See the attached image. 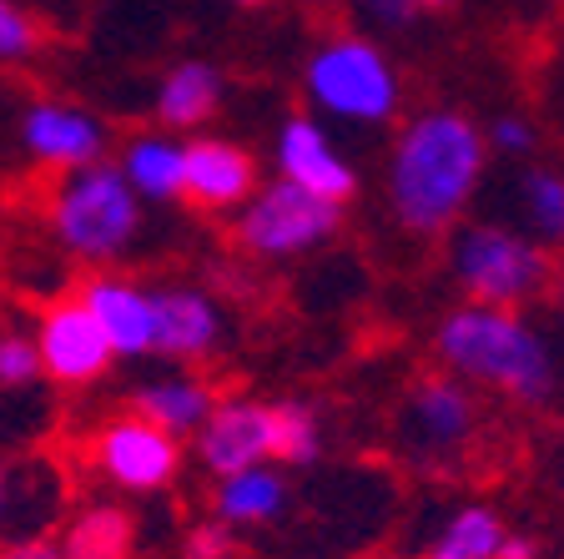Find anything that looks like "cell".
Listing matches in <instances>:
<instances>
[{"mask_svg": "<svg viewBox=\"0 0 564 559\" xmlns=\"http://www.w3.org/2000/svg\"><path fill=\"white\" fill-rule=\"evenodd\" d=\"M489 131L454 106H434L403 121L383 166V192L393 222L413 237H444L479 197L489 166Z\"/></svg>", "mask_w": 564, "mask_h": 559, "instance_id": "1", "label": "cell"}, {"mask_svg": "<svg viewBox=\"0 0 564 559\" xmlns=\"http://www.w3.org/2000/svg\"><path fill=\"white\" fill-rule=\"evenodd\" d=\"M434 353L464 384L505 394L514 404H544L560 384V363L544 333L519 308L458 303L434 333Z\"/></svg>", "mask_w": 564, "mask_h": 559, "instance_id": "2", "label": "cell"}, {"mask_svg": "<svg viewBox=\"0 0 564 559\" xmlns=\"http://www.w3.org/2000/svg\"><path fill=\"white\" fill-rule=\"evenodd\" d=\"M137 186L127 182L117 162H96L82 172H66L46 186V227L51 243L86 268H117L141 237Z\"/></svg>", "mask_w": 564, "mask_h": 559, "instance_id": "3", "label": "cell"}, {"mask_svg": "<svg viewBox=\"0 0 564 559\" xmlns=\"http://www.w3.org/2000/svg\"><path fill=\"white\" fill-rule=\"evenodd\" d=\"M303 96L317 117L373 131L399 117L403 82L378 41L364 31H333L303 61Z\"/></svg>", "mask_w": 564, "mask_h": 559, "instance_id": "4", "label": "cell"}, {"mask_svg": "<svg viewBox=\"0 0 564 559\" xmlns=\"http://www.w3.org/2000/svg\"><path fill=\"white\" fill-rule=\"evenodd\" d=\"M448 272H454L464 303H489V308H519L540 303L554 272V252L519 233L514 222H464L448 237Z\"/></svg>", "mask_w": 564, "mask_h": 559, "instance_id": "5", "label": "cell"}, {"mask_svg": "<svg viewBox=\"0 0 564 559\" xmlns=\"http://www.w3.org/2000/svg\"><path fill=\"white\" fill-rule=\"evenodd\" d=\"M338 227H343V202L317 197V192L288 182V176L258 186V197L242 212H232L237 247L252 257H268V262L317 252Z\"/></svg>", "mask_w": 564, "mask_h": 559, "instance_id": "6", "label": "cell"}, {"mask_svg": "<svg viewBox=\"0 0 564 559\" xmlns=\"http://www.w3.org/2000/svg\"><path fill=\"white\" fill-rule=\"evenodd\" d=\"M91 464L121 494H156L182 469V439L166 433L162 423L141 419L137 408H127L91 433Z\"/></svg>", "mask_w": 564, "mask_h": 559, "instance_id": "7", "label": "cell"}, {"mask_svg": "<svg viewBox=\"0 0 564 559\" xmlns=\"http://www.w3.org/2000/svg\"><path fill=\"white\" fill-rule=\"evenodd\" d=\"M35 348L46 363V378L56 388H86L96 378L111 373L117 348L106 338V327L96 323V313L82 303V292H66V298H51L41 313H35Z\"/></svg>", "mask_w": 564, "mask_h": 559, "instance_id": "8", "label": "cell"}, {"mask_svg": "<svg viewBox=\"0 0 564 559\" xmlns=\"http://www.w3.org/2000/svg\"><path fill=\"white\" fill-rule=\"evenodd\" d=\"M15 147L31 166L51 176L82 172L106 157V127L76 101H56V96H35L15 117Z\"/></svg>", "mask_w": 564, "mask_h": 559, "instance_id": "9", "label": "cell"}, {"mask_svg": "<svg viewBox=\"0 0 564 559\" xmlns=\"http://www.w3.org/2000/svg\"><path fill=\"white\" fill-rule=\"evenodd\" d=\"M399 433L419 459H448L458 449H469V439L479 433V398L458 373H429L409 388L399 413Z\"/></svg>", "mask_w": 564, "mask_h": 559, "instance_id": "10", "label": "cell"}, {"mask_svg": "<svg viewBox=\"0 0 564 559\" xmlns=\"http://www.w3.org/2000/svg\"><path fill=\"white\" fill-rule=\"evenodd\" d=\"M197 464L212 479L242 474L258 464H278V404L262 398H223L212 408V419L192 439Z\"/></svg>", "mask_w": 564, "mask_h": 559, "instance_id": "11", "label": "cell"}, {"mask_svg": "<svg viewBox=\"0 0 564 559\" xmlns=\"http://www.w3.org/2000/svg\"><path fill=\"white\" fill-rule=\"evenodd\" d=\"M272 162H278V176H288V182L307 186V192H317V197H328V202H352V192H358L352 157L313 117L282 121L278 141H272Z\"/></svg>", "mask_w": 564, "mask_h": 559, "instance_id": "12", "label": "cell"}, {"mask_svg": "<svg viewBox=\"0 0 564 559\" xmlns=\"http://www.w3.org/2000/svg\"><path fill=\"white\" fill-rule=\"evenodd\" d=\"M82 303L96 313V323L106 327V338L117 348V358H147L156 353V308L152 288L117 268H96L82 282Z\"/></svg>", "mask_w": 564, "mask_h": 559, "instance_id": "13", "label": "cell"}, {"mask_svg": "<svg viewBox=\"0 0 564 559\" xmlns=\"http://www.w3.org/2000/svg\"><path fill=\"white\" fill-rule=\"evenodd\" d=\"M152 308H156V358L197 363L217 353V343L227 333V318L212 292L162 282V288H152Z\"/></svg>", "mask_w": 564, "mask_h": 559, "instance_id": "14", "label": "cell"}, {"mask_svg": "<svg viewBox=\"0 0 564 559\" xmlns=\"http://www.w3.org/2000/svg\"><path fill=\"white\" fill-rule=\"evenodd\" d=\"M258 197V162L223 137L187 141V202L202 212H242Z\"/></svg>", "mask_w": 564, "mask_h": 559, "instance_id": "15", "label": "cell"}, {"mask_svg": "<svg viewBox=\"0 0 564 559\" xmlns=\"http://www.w3.org/2000/svg\"><path fill=\"white\" fill-rule=\"evenodd\" d=\"M117 166L137 186L141 202H152V207L187 202V141H176L172 131H137V137H127Z\"/></svg>", "mask_w": 564, "mask_h": 559, "instance_id": "16", "label": "cell"}, {"mask_svg": "<svg viewBox=\"0 0 564 559\" xmlns=\"http://www.w3.org/2000/svg\"><path fill=\"white\" fill-rule=\"evenodd\" d=\"M223 404L217 388L202 378V373H162V378H147L131 394V408L141 419L162 423L176 439H197V429L212 419V408Z\"/></svg>", "mask_w": 564, "mask_h": 559, "instance_id": "17", "label": "cell"}, {"mask_svg": "<svg viewBox=\"0 0 564 559\" xmlns=\"http://www.w3.org/2000/svg\"><path fill=\"white\" fill-rule=\"evenodd\" d=\"M288 504H293V490H288V474H282L278 464L227 474V479H217V490H212V509L232 529L278 525L282 514H288Z\"/></svg>", "mask_w": 564, "mask_h": 559, "instance_id": "18", "label": "cell"}, {"mask_svg": "<svg viewBox=\"0 0 564 559\" xmlns=\"http://www.w3.org/2000/svg\"><path fill=\"white\" fill-rule=\"evenodd\" d=\"M223 106V71L202 56L176 61L156 86V121L166 131H197Z\"/></svg>", "mask_w": 564, "mask_h": 559, "instance_id": "19", "label": "cell"}, {"mask_svg": "<svg viewBox=\"0 0 564 559\" xmlns=\"http://www.w3.org/2000/svg\"><path fill=\"white\" fill-rule=\"evenodd\" d=\"M509 207H514V227L529 233L534 243L564 247V172L560 166H519L509 182Z\"/></svg>", "mask_w": 564, "mask_h": 559, "instance_id": "20", "label": "cell"}, {"mask_svg": "<svg viewBox=\"0 0 564 559\" xmlns=\"http://www.w3.org/2000/svg\"><path fill=\"white\" fill-rule=\"evenodd\" d=\"M509 539V525L499 519V509L489 504H464L444 519V529L434 535V545L423 549V559H499Z\"/></svg>", "mask_w": 564, "mask_h": 559, "instance_id": "21", "label": "cell"}, {"mask_svg": "<svg viewBox=\"0 0 564 559\" xmlns=\"http://www.w3.org/2000/svg\"><path fill=\"white\" fill-rule=\"evenodd\" d=\"M70 559H127L131 549V519L117 504H91L66 525L61 535Z\"/></svg>", "mask_w": 564, "mask_h": 559, "instance_id": "22", "label": "cell"}, {"mask_svg": "<svg viewBox=\"0 0 564 559\" xmlns=\"http://www.w3.org/2000/svg\"><path fill=\"white\" fill-rule=\"evenodd\" d=\"M323 459V423L307 404H278V464Z\"/></svg>", "mask_w": 564, "mask_h": 559, "instance_id": "23", "label": "cell"}, {"mask_svg": "<svg viewBox=\"0 0 564 559\" xmlns=\"http://www.w3.org/2000/svg\"><path fill=\"white\" fill-rule=\"evenodd\" d=\"M46 378V363H41V348H35V333H6L0 338V384L6 394H21V388H35Z\"/></svg>", "mask_w": 564, "mask_h": 559, "instance_id": "24", "label": "cell"}, {"mask_svg": "<svg viewBox=\"0 0 564 559\" xmlns=\"http://www.w3.org/2000/svg\"><path fill=\"white\" fill-rule=\"evenodd\" d=\"M41 51V25L25 11L21 0H0V61L6 66H21Z\"/></svg>", "mask_w": 564, "mask_h": 559, "instance_id": "25", "label": "cell"}, {"mask_svg": "<svg viewBox=\"0 0 564 559\" xmlns=\"http://www.w3.org/2000/svg\"><path fill=\"white\" fill-rule=\"evenodd\" d=\"M343 11L368 31H409L423 6L419 0H343Z\"/></svg>", "mask_w": 564, "mask_h": 559, "instance_id": "26", "label": "cell"}, {"mask_svg": "<svg viewBox=\"0 0 564 559\" xmlns=\"http://www.w3.org/2000/svg\"><path fill=\"white\" fill-rule=\"evenodd\" d=\"M484 131H489V147L499 157H529V152H534V127H529V117H519V111L494 117Z\"/></svg>", "mask_w": 564, "mask_h": 559, "instance_id": "27", "label": "cell"}, {"mask_svg": "<svg viewBox=\"0 0 564 559\" xmlns=\"http://www.w3.org/2000/svg\"><path fill=\"white\" fill-rule=\"evenodd\" d=\"M187 559H232V525L212 519L187 535Z\"/></svg>", "mask_w": 564, "mask_h": 559, "instance_id": "28", "label": "cell"}, {"mask_svg": "<svg viewBox=\"0 0 564 559\" xmlns=\"http://www.w3.org/2000/svg\"><path fill=\"white\" fill-rule=\"evenodd\" d=\"M6 559H70L61 539H21V545H6Z\"/></svg>", "mask_w": 564, "mask_h": 559, "instance_id": "29", "label": "cell"}, {"mask_svg": "<svg viewBox=\"0 0 564 559\" xmlns=\"http://www.w3.org/2000/svg\"><path fill=\"white\" fill-rule=\"evenodd\" d=\"M499 559H540V545L529 535H509L505 549H499Z\"/></svg>", "mask_w": 564, "mask_h": 559, "instance_id": "30", "label": "cell"}, {"mask_svg": "<svg viewBox=\"0 0 564 559\" xmlns=\"http://www.w3.org/2000/svg\"><path fill=\"white\" fill-rule=\"evenodd\" d=\"M297 6H307V11H328V6H343V0H297Z\"/></svg>", "mask_w": 564, "mask_h": 559, "instance_id": "31", "label": "cell"}, {"mask_svg": "<svg viewBox=\"0 0 564 559\" xmlns=\"http://www.w3.org/2000/svg\"><path fill=\"white\" fill-rule=\"evenodd\" d=\"M554 303H560V313H564V268H560V282H554Z\"/></svg>", "mask_w": 564, "mask_h": 559, "instance_id": "32", "label": "cell"}, {"mask_svg": "<svg viewBox=\"0 0 564 559\" xmlns=\"http://www.w3.org/2000/svg\"><path fill=\"white\" fill-rule=\"evenodd\" d=\"M423 11H444V6H454V0H419Z\"/></svg>", "mask_w": 564, "mask_h": 559, "instance_id": "33", "label": "cell"}, {"mask_svg": "<svg viewBox=\"0 0 564 559\" xmlns=\"http://www.w3.org/2000/svg\"><path fill=\"white\" fill-rule=\"evenodd\" d=\"M232 6H262V0H232Z\"/></svg>", "mask_w": 564, "mask_h": 559, "instance_id": "34", "label": "cell"}]
</instances>
